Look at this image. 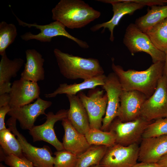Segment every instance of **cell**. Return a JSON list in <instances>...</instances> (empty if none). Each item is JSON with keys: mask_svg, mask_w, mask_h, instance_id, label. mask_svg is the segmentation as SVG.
<instances>
[{"mask_svg": "<svg viewBox=\"0 0 167 167\" xmlns=\"http://www.w3.org/2000/svg\"><path fill=\"white\" fill-rule=\"evenodd\" d=\"M164 65V62H159L153 63L144 71H125L121 66L115 65L113 60L111 67L118 77L123 90L138 91L148 98L154 92L159 79L163 75Z\"/></svg>", "mask_w": 167, "mask_h": 167, "instance_id": "obj_1", "label": "cell"}, {"mask_svg": "<svg viewBox=\"0 0 167 167\" xmlns=\"http://www.w3.org/2000/svg\"><path fill=\"white\" fill-rule=\"evenodd\" d=\"M52 13L53 20L71 29L83 28L101 15L100 11L81 0H61Z\"/></svg>", "mask_w": 167, "mask_h": 167, "instance_id": "obj_2", "label": "cell"}, {"mask_svg": "<svg viewBox=\"0 0 167 167\" xmlns=\"http://www.w3.org/2000/svg\"><path fill=\"white\" fill-rule=\"evenodd\" d=\"M54 53L61 73L67 79L84 80L104 74L97 59L73 55L57 48L54 49Z\"/></svg>", "mask_w": 167, "mask_h": 167, "instance_id": "obj_3", "label": "cell"}, {"mask_svg": "<svg viewBox=\"0 0 167 167\" xmlns=\"http://www.w3.org/2000/svg\"><path fill=\"white\" fill-rule=\"evenodd\" d=\"M123 43L131 54L144 52L151 57L153 63L164 62L165 53L157 48L149 37L136 26L131 23L126 28L123 38Z\"/></svg>", "mask_w": 167, "mask_h": 167, "instance_id": "obj_4", "label": "cell"}, {"mask_svg": "<svg viewBox=\"0 0 167 167\" xmlns=\"http://www.w3.org/2000/svg\"><path fill=\"white\" fill-rule=\"evenodd\" d=\"M153 121H148L140 116L136 119L123 122L118 117L112 122L109 131L114 135L116 144L126 146L138 143L148 126Z\"/></svg>", "mask_w": 167, "mask_h": 167, "instance_id": "obj_5", "label": "cell"}, {"mask_svg": "<svg viewBox=\"0 0 167 167\" xmlns=\"http://www.w3.org/2000/svg\"><path fill=\"white\" fill-rule=\"evenodd\" d=\"M14 14L19 25L29 28L33 27L40 30V32L38 34H34L28 32L21 35V38L25 41L35 39L41 42H50L53 37L61 36L74 41L82 48L88 49L89 47L87 42L70 34L65 29V26L59 21H55L45 25H39L35 23L29 24L21 20Z\"/></svg>", "mask_w": 167, "mask_h": 167, "instance_id": "obj_6", "label": "cell"}, {"mask_svg": "<svg viewBox=\"0 0 167 167\" xmlns=\"http://www.w3.org/2000/svg\"><path fill=\"white\" fill-rule=\"evenodd\" d=\"M17 120L11 117L7 124L12 133L17 136L24 156L32 163L35 167H54V157L48 147L37 148L31 145L17 130Z\"/></svg>", "mask_w": 167, "mask_h": 167, "instance_id": "obj_7", "label": "cell"}, {"mask_svg": "<svg viewBox=\"0 0 167 167\" xmlns=\"http://www.w3.org/2000/svg\"><path fill=\"white\" fill-rule=\"evenodd\" d=\"M104 93V90L98 88L92 89L87 95L83 92L78 93L87 112L90 128L101 129L107 104V95Z\"/></svg>", "mask_w": 167, "mask_h": 167, "instance_id": "obj_8", "label": "cell"}, {"mask_svg": "<svg viewBox=\"0 0 167 167\" xmlns=\"http://www.w3.org/2000/svg\"><path fill=\"white\" fill-rule=\"evenodd\" d=\"M141 116L148 121L167 118V77L159 79L154 92L145 101Z\"/></svg>", "mask_w": 167, "mask_h": 167, "instance_id": "obj_9", "label": "cell"}, {"mask_svg": "<svg viewBox=\"0 0 167 167\" xmlns=\"http://www.w3.org/2000/svg\"><path fill=\"white\" fill-rule=\"evenodd\" d=\"M139 153L138 143L126 146L116 143L108 147L99 165L101 167H132L137 163Z\"/></svg>", "mask_w": 167, "mask_h": 167, "instance_id": "obj_10", "label": "cell"}, {"mask_svg": "<svg viewBox=\"0 0 167 167\" xmlns=\"http://www.w3.org/2000/svg\"><path fill=\"white\" fill-rule=\"evenodd\" d=\"M102 87L107 95V104L101 130L108 131L112 122L117 117L123 90L118 77L113 72L106 76L104 84Z\"/></svg>", "mask_w": 167, "mask_h": 167, "instance_id": "obj_11", "label": "cell"}, {"mask_svg": "<svg viewBox=\"0 0 167 167\" xmlns=\"http://www.w3.org/2000/svg\"><path fill=\"white\" fill-rule=\"evenodd\" d=\"M68 110L61 109L55 114L49 112L46 114V120L43 124L34 126L29 130L33 142L43 141L53 146L57 151L64 150L62 143L57 138L54 129L55 124L67 118Z\"/></svg>", "mask_w": 167, "mask_h": 167, "instance_id": "obj_12", "label": "cell"}, {"mask_svg": "<svg viewBox=\"0 0 167 167\" xmlns=\"http://www.w3.org/2000/svg\"><path fill=\"white\" fill-rule=\"evenodd\" d=\"M52 104V102L43 100L39 97L33 103L11 107L7 114L18 120L22 129L29 131L34 126V122L38 117L46 115L45 110Z\"/></svg>", "mask_w": 167, "mask_h": 167, "instance_id": "obj_13", "label": "cell"}, {"mask_svg": "<svg viewBox=\"0 0 167 167\" xmlns=\"http://www.w3.org/2000/svg\"><path fill=\"white\" fill-rule=\"evenodd\" d=\"M103 2L111 4L112 6L113 15L109 21L96 24L90 28L92 32H96L103 28L102 32L107 28L110 32L109 39L111 41L114 40L113 30L122 18L125 15L133 14L135 11L142 9L145 6L129 0H98Z\"/></svg>", "mask_w": 167, "mask_h": 167, "instance_id": "obj_14", "label": "cell"}, {"mask_svg": "<svg viewBox=\"0 0 167 167\" xmlns=\"http://www.w3.org/2000/svg\"><path fill=\"white\" fill-rule=\"evenodd\" d=\"M117 117L126 122L133 121L141 116L143 105L148 98L143 93L136 90H122Z\"/></svg>", "mask_w": 167, "mask_h": 167, "instance_id": "obj_15", "label": "cell"}, {"mask_svg": "<svg viewBox=\"0 0 167 167\" xmlns=\"http://www.w3.org/2000/svg\"><path fill=\"white\" fill-rule=\"evenodd\" d=\"M11 107H17L30 104L39 97L40 87L37 82L20 79L12 83L9 93Z\"/></svg>", "mask_w": 167, "mask_h": 167, "instance_id": "obj_16", "label": "cell"}, {"mask_svg": "<svg viewBox=\"0 0 167 167\" xmlns=\"http://www.w3.org/2000/svg\"><path fill=\"white\" fill-rule=\"evenodd\" d=\"M167 153V135L142 139L139 145L138 161L157 163Z\"/></svg>", "mask_w": 167, "mask_h": 167, "instance_id": "obj_17", "label": "cell"}, {"mask_svg": "<svg viewBox=\"0 0 167 167\" xmlns=\"http://www.w3.org/2000/svg\"><path fill=\"white\" fill-rule=\"evenodd\" d=\"M62 121L64 130L62 142L64 150L78 156L91 145L88 142L85 135L76 130L67 118Z\"/></svg>", "mask_w": 167, "mask_h": 167, "instance_id": "obj_18", "label": "cell"}, {"mask_svg": "<svg viewBox=\"0 0 167 167\" xmlns=\"http://www.w3.org/2000/svg\"><path fill=\"white\" fill-rule=\"evenodd\" d=\"M66 96L70 103L67 118L76 130L85 135L90 129L87 112L77 95Z\"/></svg>", "mask_w": 167, "mask_h": 167, "instance_id": "obj_19", "label": "cell"}, {"mask_svg": "<svg viewBox=\"0 0 167 167\" xmlns=\"http://www.w3.org/2000/svg\"><path fill=\"white\" fill-rule=\"evenodd\" d=\"M26 62L24 69L21 74L20 79L37 82L45 79L43 68L44 59L42 55L34 49L25 51Z\"/></svg>", "mask_w": 167, "mask_h": 167, "instance_id": "obj_20", "label": "cell"}, {"mask_svg": "<svg viewBox=\"0 0 167 167\" xmlns=\"http://www.w3.org/2000/svg\"><path fill=\"white\" fill-rule=\"evenodd\" d=\"M24 62V60L20 58L10 59L6 53L1 56L0 62V95L10 93L11 86L10 80L17 76Z\"/></svg>", "mask_w": 167, "mask_h": 167, "instance_id": "obj_21", "label": "cell"}, {"mask_svg": "<svg viewBox=\"0 0 167 167\" xmlns=\"http://www.w3.org/2000/svg\"><path fill=\"white\" fill-rule=\"evenodd\" d=\"M106 76L104 74L84 80L79 83H75L68 84L62 83L53 92L46 94L45 96L47 98L55 97L58 95L66 94V95H76L77 93L87 89H94L98 86H102L104 84Z\"/></svg>", "mask_w": 167, "mask_h": 167, "instance_id": "obj_22", "label": "cell"}, {"mask_svg": "<svg viewBox=\"0 0 167 167\" xmlns=\"http://www.w3.org/2000/svg\"><path fill=\"white\" fill-rule=\"evenodd\" d=\"M145 15L136 19L135 24L144 33L158 23L167 18V5L151 6Z\"/></svg>", "mask_w": 167, "mask_h": 167, "instance_id": "obj_23", "label": "cell"}, {"mask_svg": "<svg viewBox=\"0 0 167 167\" xmlns=\"http://www.w3.org/2000/svg\"><path fill=\"white\" fill-rule=\"evenodd\" d=\"M108 147L104 145H92L78 156L76 167H89L99 165Z\"/></svg>", "mask_w": 167, "mask_h": 167, "instance_id": "obj_24", "label": "cell"}, {"mask_svg": "<svg viewBox=\"0 0 167 167\" xmlns=\"http://www.w3.org/2000/svg\"><path fill=\"white\" fill-rule=\"evenodd\" d=\"M11 132L9 128L0 131L1 148L6 155L13 154L19 157L25 156L19 142Z\"/></svg>", "mask_w": 167, "mask_h": 167, "instance_id": "obj_25", "label": "cell"}, {"mask_svg": "<svg viewBox=\"0 0 167 167\" xmlns=\"http://www.w3.org/2000/svg\"><path fill=\"white\" fill-rule=\"evenodd\" d=\"M145 33L159 49L164 52L167 50V18L156 24Z\"/></svg>", "mask_w": 167, "mask_h": 167, "instance_id": "obj_26", "label": "cell"}, {"mask_svg": "<svg viewBox=\"0 0 167 167\" xmlns=\"http://www.w3.org/2000/svg\"><path fill=\"white\" fill-rule=\"evenodd\" d=\"M85 136L90 145H104L109 147L116 144L115 136L109 131L90 128Z\"/></svg>", "mask_w": 167, "mask_h": 167, "instance_id": "obj_27", "label": "cell"}, {"mask_svg": "<svg viewBox=\"0 0 167 167\" xmlns=\"http://www.w3.org/2000/svg\"><path fill=\"white\" fill-rule=\"evenodd\" d=\"M17 35L16 27L5 21L0 23V54H5L6 48L14 41Z\"/></svg>", "mask_w": 167, "mask_h": 167, "instance_id": "obj_28", "label": "cell"}, {"mask_svg": "<svg viewBox=\"0 0 167 167\" xmlns=\"http://www.w3.org/2000/svg\"><path fill=\"white\" fill-rule=\"evenodd\" d=\"M167 135V118H160L150 123L144 131L142 139Z\"/></svg>", "mask_w": 167, "mask_h": 167, "instance_id": "obj_29", "label": "cell"}, {"mask_svg": "<svg viewBox=\"0 0 167 167\" xmlns=\"http://www.w3.org/2000/svg\"><path fill=\"white\" fill-rule=\"evenodd\" d=\"M54 167H76L78 156L65 150L54 153Z\"/></svg>", "mask_w": 167, "mask_h": 167, "instance_id": "obj_30", "label": "cell"}, {"mask_svg": "<svg viewBox=\"0 0 167 167\" xmlns=\"http://www.w3.org/2000/svg\"><path fill=\"white\" fill-rule=\"evenodd\" d=\"M0 161H4L10 167H34L31 162L25 156L19 157L11 154L6 155L0 148Z\"/></svg>", "mask_w": 167, "mask_h": 167, "instance_id": "obj_31", "label": "cell"}, {"mask_svg": "<svg viewBox=\"0 0 167 167\" xmlns=\"http://www.w3.org/2000/svg\"><path fill=\"white\" fill-rule=\"evenodd\" d=\"M11 109V107L8 105L0 108V131L6 129L5 123L6 115Z\"/></svg>", "mask_w": 167, "mask_h": 167, "instance_id": "obj_32", "label": "cell"}, {"mask_svg": "<svg viewBox=\"0 0 167 167\" xmlns=\"http://www.w3.org/2000/svg\"><path fill=\"white\" fill-rule=\"evenodd\" d=\"M10 97L9 93L0 95V108L9 105Z\"/></svg>", "mask_w": 167, "mask_h": 167, "instance_id": "obj_33", "label": "cell"}, {"mask_svg": "<svg viewBox=\"0 0 167 167\" xmlns=\"http://www.w3.org/2000/svg\"><path fill=\"white\" fill-rule=\"evenodd\" d=\"M132 167H160L157 163L140 162L137 163Z\"/></svg>", "mask_w": 167, "mask_h": 167, "instance_id": "obj_34", "label": "cell"}, {"mask_svg": "<svg viewBox=\"0 0 167 167\" xmlns=\"http://www.w3.org/2000/svg\"><path fill=\"white\" fill-rule=\"evenodd\" d=\"M157 163L160 167H167V153L162 157Z\"/></svg>", "mask_w": 167, "mask_h": 167, "instance_id": "obj_35", "label": "cell"}, {"mask_svg": "<svg viewBox=\"0 0 167 167\" xmlns=\"http://www.w3.org/2000/svg\"><path fill=\"white\" fill-rule=\"evenodd\" d=\"M165 59L163 71V75L167 77V50L165 52Z\"/></svg>", "mask_w": 167, "mask_h": 167, "instance_id": "obj_36", "label": "cell"}, {"mask_svg": "<svg viewBox=\"0 0 167 167\" xmlns=\"http://www.w3.org/2000/svg\"><path fill=\"white\" fill-rule=\"evenodd\" d=\"M89 167H101L99 165H92Z\"/></svg>", "mask_w": 167, "mask_h": 167, "instance_id": "obj_37", "label": "cell"}, {"mask_svg": "<svg viewBox=\"0 0 167 167\" xmlns=\"http://www.w3.org/2000/svg\"><path fill=\"white\" fill-rule=\"evenodd\" d=\"M0 167H6L2 163L0 164Z\"/></svg>", "mask_w": 167, "mask_h": 167, "instance_id": "obj_38", "label": "cell"}]
</instances>
